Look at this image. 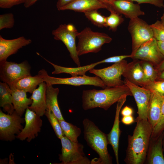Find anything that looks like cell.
I'll use <instances>...</instances> for the list:
<instances>
[{"label": "cell", "instance_id": "1", "mask_svg": "<svg viewBox=\"0 0 164 164\" xmlns=\"http://www.w3.org/2000/svg\"><path fill=\"white\" fill-rule=\"evenodd\" d=\"M136 125L133 135L128 137L125 161L128 164H143L148 150L153 128L148 120L136 119Z\"/></svg>", "mask_w": 164, "mask_h": 164}, {"label": "cell", "instance_id": "2", "mask_svg": "<svg viewBox=\"0 0 164 164\" xmlns=\"http://www.w3.org/2000/svg\"><path fill=\"white\" fill-rule=\"evenodd\" d=\"M132 96L128 86L108 87L101 90L95 89L83 90L82 106L84 110L97 108L107 110L112 104L123 96Z\"/></svg>", "mask_w": 164, "mask_h": 164}, {"label": "cell", "instance_id": "3", "mask_svg": "<svg viewBox=\"0 0 164 164\" xmlns=\"http://www.w3.org/2000/svg\"><path fill=\"white\" fill-rule=\"evenodd\" d=\"M84 138L87 144L98 155V158L91 161V164H111L112 158L107 149V135L101 131L92 121L88 118L83 121Z\"/></svg>", "mask_w": 164, "mask_h": 164}, {"label": "cell", "instance_id": "4", "mask_svg": "<svg viewBox=\"0 0 164 164\" xmlns=\"http://www.w3.org/2000/svg\"><path fill=\"white\" fill-rule=\"evenodd\" d=\"M77 37L78 41L77 51L79 56L89 53H98L104 44L110 43L112 40L108 34L94 32L89 27L79 32Z\"/></svg>", "mask_w": 164, "mask_h": 164}, {"label": "cell", "instance_id": "5", "mask_svg": "<svg viewBox=\"0 0 164 164\" xmlns=\"http://www.w3.org/2000/svg\"><path fill=\"white\" fill-rule=\"evenodd\" d=\"M61 153L59 159L61 164H90V160L86 156L84 146L78 142L71 141L64 136L60 138Z\"/></svg>", "mask_w": 164, "mask_h": 164}, {"label": "cell", "instance_id": "6", "mask_svg": "<svg viewBox=\"0 0 164 164\" xmlns=\"http://www.w3.org/2000/svg\"><path fill=\"white\" fill-rule=\"evenodd\" d=\"M25 122L15 111L11 114H6L0 110V139L12 141L23 129L22 124Z\"/></svg>", "mask_w": 164, "mask_h": 164}, {"label": "cell", "instance_id": "7", "mask_svg": "<svg viewBox=\"0 0 164 164\" xmlns=\"http://www.w3.org/2000/svg\"><path fill=\"white\" fill-rule=\"evenodd\" d=\"M78 33L75 26L71 24H61L52 31L54 39L60 40L64 44L71 58L78 67H80V62L76 44V38Z\"/></svg>", "mask_w": 164, "mask_h": 164}, {"label": "cell", "instance_id": "8", "mask_svg": "<svg viewBox=\"0 0 164 164\" xmlns=\"http://www.w3.org/2000/svg\"><path fill=\"white\" fill-rule=\"evenodd\" d=\"M30 75L31 67L26 60L20 63L7 60L0 62V80L9 85Z\"/></svg>", "mask_w": 164, "mask_h": 164}, {"label": "cell", "instance_id": "9", "mask_svg": "<svg viewBox=\"0 0 164 164\" xmlns=\"http://www.w3.org/2000/svg\"><path fill=\"white\" fill-rule=\"evenodd\" d=\"M128 29L132 40V58L143 43L154 37L150 25L138 17L130 19Z\"/></svg>", "mask_w": 164, "mask_h": 164}, {"label": "cell", "instance_id": "10", "mask_svg": "<svg viewBox=\"0 0 164 164\" xmlns=\"http://www.w3.org/2000/svg\"><path fill=\"white\" fill-rule=\"evenodd\" d=\"M127 64L124 59L108 67L99 69L93 68L89 72L100 77L107 87L120 86L125 84L121 76Z\"/></svg>", "mask_w": 164, "mask_h": 164}, {"label": "cell", "instance_id": "11", "mask_svg": "<svg viewBox=\"0 0 164 164\" xmlns=\"http://www.w3.org/2000/svg\"><path fill=\"white\" fill-rule=\"evenodd\" d=\"M39 71L42 75L43 81L49 85L65 84L75 86L91 85L100 87L103 89L108 87L101 79L96 76L95 77H90L84 75L69 78H61L50 76L46 71L44 69Z\"/></svg>", "mask_w": 164, "mask_h": 164}, {"label": "cell", "instance_id": "12", "mask_svg": "<svg viewBox=\"0 0 164 164\" xmlns=\"http://www.w3.org/2000/svg\"><path fill=\"white\" fill-rule=\"evenodd\" d=\"M124 84L129 88L138 108L137 119L148 120V113L152 92L143 87L133 84L125 79Z\"/></svg>", "mask_w": 164, "mask_h": 164}, {"label": "cell", "instance_id": "13", "mask_svg": "<svg viewBox=\"0 0 164 164\" xmlns=\"http://www.w3.org/2000/svg\"><path fill=\"white\" fill-rule=\"evenodd\" d=\"M132 58L150 62L155 67L160 63L164 57L159 50L157 41L153 37L143 43Z\"/></svg>", "mask_w": 164, "mask_h": 164}, {"label": "cell", "instance_id": "14", "mask_svg": "<svg viewBox=\"0 0 164 164\" xmlns=\"http://www.w3.org/2000/svg\"><path fill=\"white\" fill-rule=\"evenodd\" d=\"M40 116L28 108L26 111L24 119L25 125L16 138L21 141L26 139L28 142L35 138L41 131L43 121Z\"/></svg>", "mask_w": 164, "mask_h": 164}, {"label": "cell", "instance_id": "15", "mask_svg": "<svg viewBox=\"0 0 164 164\" xmlns=\"http://www.w3.org/2000/svg\"><path fill=\"white\" fill-rule=\"evenodd\" d=\"M112 9L120 14L130 19L144 15L139 4H135L130 0H114L108 5L107 10Z\"/></svg>", "mask_w": 164, "mask_h": 164}, {"label": "cell", "instance_id": "16", "mask_svg": "<svg viewBox=\"0 0 164 164\" xmlns=\"http://www.w3.org/2000/svg\"><path fill=\"white\" fill-rule=\"evenodd\" d=\"M32 40L24 36L7 39L0 36V62L7 60L10 55L15 54L19 49L30 44Z\"/></svg>", "mask_w": 164, "mask_h": 164}, {"label": "cell", "instance_id": "17", "mask_svg": "<svg viewBox=\"0 0 164 164\" xmlns=\"http://www.w3.org/2000/svg\"><path fill=\"white\" fill-rule=\"evenodd\" d=\"M127 96L125 95L117 102L114 120L112 128L110 132L107 135L108 143L112 148L117 164H119L118 152L119 138L121 131L119 128V113L121 108L126 100Z\"/></svg>", "mask_w": 164, "mask_h": 164}, {"label": "cell", "instance_id": "18", "mask_svg": "<svg viewBox=\"0 0 164 164\" xmlns=\"http://www.w3.org/2000/svg\"><path fill=\"white\" fill-rule=\"evenodd\" d=\"M38 86L30 97L32 101L28 108L41 117L44 115L47 109L46 94L47 84L44 81Z\"/></svg>", "mask_w": 164, "mask_h": 164}, {"label": "cell", "instance_id": "19", "mask_svg": "<svg viewBox=\"0 0 164 164\" xmlns=\"http://www.w3.org/2000/svg\"><path fill=\"white\" fill-rule=\"evenodd\" d=\"M163 131L157 136L151 138L147 153V163L148 164H164L162 147Z\"/></svg>", "mask_w": 164, "mask_h": 164}, {"label": "cell", "instance_id": "20", "mask_svg": "<svg viewBox=\"0 0 164 164\" xmlns=\"http://www.w3.org/2000/svg\"><path fill=\"white\" fill-rule=\"evenodd\" d=\"M101 9H107V7L100 0H75L62 7L59 11L70 10L84 13Z\"/></svg>", "mask_w": 164, "mask_h": 164}, {"label": "cell", "instance_id": "21", "mask_svg": "<svg viewBox=\"0 0 164 164\" xmlns=\"http://www.w3.org/2000/svg\"><path fill=\"white\" fill-rule=\"evenodd\" d=\"M122 75L131 83L142 87L144 72L140 60H134L128 63Z\"/></svg>", "mask_w": 164, "mask_h": 164}, {"label": "cell", "instance_id": "22", "mask_svg": "<svg viewBox=\"0 0 164 164\" xmlns=\"http://www.w3.org/2000/svg\"><path fill=\"white\" fill-rule=\"evenodd\" d=\"M11 89L12 103L15 111L22 117L25 111L32 103V100L27 97L26 92L18 90L12 85Z\"/></svg>", "mask_w": 164, "mask_h": 164}, {"label": "cell", "instance_id": "23", "mask_svg": "<svg viewBox=\"0 0 164 164\" xmlns=\"http://www.w3.org/2000/svg\"><path fill=\"white\" fill-rule=\"evenodd\" d=\"M164 97L152 93L148 113V120L153 129L159 122L161 116Z\"/></svg>", "mask_w": 164, "mask_h": 164}, {"label": "cell", "instance_id": "24", "mask_svg": "<svg viewBox=\"0 0 164 164\" xmlns=\"http://www.w3.org/2000/svg\"><path fill=\"white\" fill-rule=\"evenodd\" d=\"M43 82L42 75L39 71L38 74L35 76L30 75L25 77L10 85L18 90L32 94L37 86Z\"/></svg>", "mask_w": 164, "mask_h": 164}, {"label": "cell", "instance_id": "25", "mask_svg": "<svg viewBox=\"0 0 164 164\" xmlns=\"http://www.w3.org/2000/svg\"><path fill=\"white\" fill-rule=\"evenodd\" d=\"M59 92L58 88L53 87L52 85L47 84L46 103L47 108L50 109L59 121L64 120L60 108L57 100Z\"/></svg>", "mask_w": 164, "mask_h": 164}, {"label": "cell", "instance_id": "26", "mask_svg": "<svg viewBox=\"0 0 164 164\" xmlns=\"http://www.w3.org/2000/svg\"><path fill=\"white\" fill-rule=\"evenodd\" d=\"M0 106L7 114H12L15 111L12 103L11 89L5 82H0Z\"/></svg>", "mask_w": 164, "mask_h": 164}, {"label": "cell", "instance_id": "27", "mask_svg": "<svg viewBox=\"0 0 164 164\" xmlns=\"http://www.w3.org/2000/svg\"><path fill=\"white\" fill-rule=\"evenodd\" d=\"M59 121L64 136L72 142H78V138L81 133L80 128L64 120Z\"/></svg>", "mask_w": 164, "mask_h": 164}, {"label": "cell", "instance_id": "28", "mask_svg": "<svg viewBox=\"0 0 164 164\" xmlns=\"http://www.w3.org/2000/svg\"><path fill=\"white\" fill-rule=\"evenodd\" d=\"M140 63L144 72L143 86L156 80L159 72L151 63L140 60Z\"/></svg>", "mask_w": 164, "mask_h": 164}, {"label": "cell", "instance_id": "29", "mask_svg": "<svg viewBox=\"0 0 164 164\" xmlns=\"http://www.w3.org/2000/svg\"><path fill=\"white\" fill-rule=\"evenodd\" d=\"M85 16L94 25L99 28L106 27V17L93 10L84 12Z\"/></svg>", "mask_w": 164, "mask_h": 164}, {"label": "cell", "instance_id": "30", "mask_svg": "<svg viewBox=\"0 0 164 164\" xmlns=\"http://www.w3.org/2000/svg\"><path fill=\"white\" fill-rule=\"evenodd\" d=\"M110 15L106 17V26L108 27L109 30L114 32L118 27L124 21V19L119 14L112 9L108 10Z\"/></svg>", "mask_w": 164, "mask_h": 164}, {"label": "cell", "instance_id": "31", "mask_svg": "<svg viewBox=\"0 0 164 164\" xmlns=\"http://www.w3.org/2000/svg\"><path fill=\"white\" fill-rule=\"evenodd\" d=\"M44 115L47 118L57 136L59 139L64 136L59 120L53 112L47 108Z\"/></svg>", "mask_w": 164, "mask_h": 164}, {"label": "cell", "instance_id": "32", "mask_svg": "<svg viewBox=\"0 0 164 164\" xmlns=\"http://www.w3.org/2000/svg\"><path fill=\"white\" fill-rule=\"evenodd\" d=\"M143 87L149 90L152 93L164 97V80H155Z\"/></svg>", "mask_w": 164, "mask_h": 164}, {"label": "cell", "instance_id": "33", "mask_svg": "<svg viewBox=\"0 0 164 164\" xmlns=\"http://www.w3.org/2000/svg\"><path fill=\"white\" fill-rule=\"evenodd\" d=\"M152 29L153 37L157 41H164V23L157 20L150 25Z\"/></svg>", "mask_w": 164, "mask_h": 164}, {"label": "cell", "instance_id": "34", "mask_svg": "<svg viewBox=\"0 0 164 164\" xmlns=\"http://www.w3.org/2000/svg\"><path fill=\"white\" fill-rule=\"evenodd\" d=\"M15 22L14 16L12 13H5L0 15V30L5 28L13 27Z\"/></svg>", "mask_w": 164, "mask_h": 164}, {"label": "cell", "instance_id": "35", "mask_svg": "<svg viewBox=\"0 0 164 164\" xmlns=\"http://www.w3.org/2000/svg\"><path fill=\"white\" fill-rule=\"evenodd\" d=\"M164 130V99L162 104L160 118L159 120L153 129L151 137L158 136Z\"/></svg>", "mask_w": 164, "mask_h": 164}, {"label": "cell", "instance_id": "36", "mask_svg": "<svg viewBox=\"0 0 164 164\" xmlns=\"http://www.w3.org/2000/svg\"><path fill=\"white\" fill-rule=\"evenodd\" d=\"M27 0H0V7L3 9L10 8L12 6L22 3Z\"/></svg>", "mask_w": 164, "mask_h": 164}, {"label": "cell", "instance_id": "37", "mask_svg": "<svg viewBox=\"0 0 164 164\" xmlns=\"http://www.w3.org/2000/svg\"><path fill=\"white\" fill-rule=\"evenodd\" d=\"M136 2L138 4L148 3L153 5L159 8L164 7V0H130Z\"/></svg>", "mask_w": 164, "mask_h": 164}, {"label": "cell", "instance_id": "38", "mask_svg": "<svg viewBox=\"0 0 164 164\" xmlns=\"http://www.w3.org/2000/svg\"><path fill=\"white\" fill-rule=\"evenodd\" d=\"M122 123L126 125H130L135 122L134 117L132 115L123 116L121 119Z\"/></svg>", "mask_w": 164, "mask_h": 164}, {"label": "cell", "instance_id": "39", "mask_svg": "<svg viewBox=\"0 0 164 164\" xmlns=\"http://www.w3.org/2000/svg\"><path fill=\"white\" fill-rule=\"evenodd\" d=\"M75 0H58L56 5L57 8L59 11L61 8Z\"/></svg>", "mask_w": 164, "mask_h": 164}, {"label": "cell", "instance_id": "40", "mask_svg": "<svg viewBox=\"0 0 164 164\" xmlns=\"http://www.w3.org/2000/svg\"><path fill=\"white\" fill-rule=\"evenodd\" d=\"M133 113V109L127 106H125L121 111V114L123 116L132 115Z\"/></svg>", "mask_w": 164, "mask_h": 164}, {"label": "cell", "instance_id": "41", "mask_svg": "<svg viewBox=\"0 0 164 164\" xmlns=\"http://www.w3.org/2000/svg\"><path fill=\"white\" fill-rule=\"evenodd\" d=\"M157 43L159 51L164 57V41H157Z\"/></svg>", "mask_w": 164, "mask_h": 164}, {"label": "cell", "instance_id": "42", "mask_svg": "<svg viewBox=\"0 0 164 164\" xmlns=\"http://www.w3.org/2000/svg\"><path fill=\"white\" fill-rule=\"evenodd\" d=\"M38 0H27L24 3V6L26 8L31 6Z\"/></svg>", "mask_w": 164, "mask_h": 164}, {"label": "cell", "instance_id": "43", "mask_svg": "<svg viewBox=\"0 0 164 164\" xmlns=\"http://www.w3.org/2000/svg\"><path fill=\"white\" fill-rule=\"evenodd\" d=\"M155 67L159 72L164 70V59L159 64Z\"/></svg>", "mask_w": 164, "mask_h": 164}, {"label": "cell", "instance_id": "44", "mask_svg": "<svg viewBox=\"0 0 164 164\" xmlns=\"http://www.w3.org/2000/svg\"><path fill=\"white\" fill-rule=\"evenodd\" d=\"M164 80V70L159 72L156 80Z\"/></svg>", "mask_w": 164, "mask_h": 164}, {"label": "cell", "instance_id": "45", "mask_svg": "<svg viewBox=\"0 0 164 164\" xmlns=\"http://www.w3.org/2000/svg\"><path fill=\"white\" fill-rule=\"evenodd\" d=\"M102 2L105 4L107 6V9L108 6L110 3L114 0H100Z\"/></svg>", "mask_w": 164, "mask_h": 164}, {"label": "cell", "instance_id": "46", "mask_svg": "<svg viewBox=\"0 0 164 164\" xmlns=\"http://www.w3.org/2000/svg\"><path fill=\"white\" fill-rule=\"evenodd\" d=\"M161 21H162V22L164 23V12L162 16L161 17Z\"/></svg>", "mask_w": 164, "mask_h": 164}, {"label": "cell", "instance_id": "47", "mask_svg": "<svg viewBox=\"0 0 164 164\" xmlns=\"http://www.w3.org/2000/svg\"><path fill=\"white\" fill-rule=\"evenodd\" d=\"M163 132H164V136H163V141H162V147H163V151L164 156V130L163 131Z\"/></svg>", "mask_w": 164, "mask_h": 164}]
</instances>
